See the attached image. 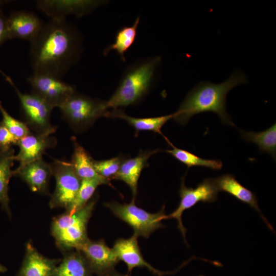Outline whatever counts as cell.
<instances>
[{"instance_id": "1", "label": "cell", "mask_w": 276, "mask_h": 276, "mask_svg": "<svg viewBox=\"0 0 276 276\" xmlns=\"http://www.w3.org/2000/svg\"><path fill=\"white\" fill-rule=\"evenodd\" d=\"M30 43L33 73L60 78L78 62L83 48L80 32L66 19H50Z\"/></svg>"}, {"instance_id": "2", "label": "cell", "mask_w": 276, "mask_h": 276, "mask_svg": "<svg viewBox=\"0 0 276 276\" xmlns=\"http://www.w3.org/2000/svg\"><path fill=\"white\" fill-rule=\"evenodd\" d=\"M247 83V77L240 71L234 72L229 78L219 84L201 81L188 93L178 109L173 113V119L186 125L195 114L213 112L223 123L235 126L226 110V96L236 86Z\"/></svg>"}, {"instance_id": "3", "label": "cell", "mask_w": 276, "mask_h": 276, "mask_svg": "<svg viewBox=\"0 0 276 276\" xmlns=\"http://www.w3.org/2000/svg\"><path fill=\"white\" fill-rule=\"evenodd\" d=\"M162 62L156 56L137 60L124 71L118 86L108 100V109H118L138 103L149 91L157 77Z\"/></svg>"}, {"instance_id": "4", "label": "cell", "mask_w": 276, "mask_h": 276, "mask_svg": "<svg viewBox=\"0 0 276 276\" xmlns=\"http://www.w3.org/2000/svg\"><path fill=\"white\" fill-rule=\"evenodd\" d=\"M95 204V200L93 199L76 212L72 214L66 213L55 218L52 232L60 246L77 249L88 239L87 225Z\"/></svg>"}, {"instance_id": "5", "label": "cell", "mask_w": 276, "mask_h": 276, "mask_svg": "<svg viewBox=\"0 0 276 276\" xmlns=\"http://www.w3.org/2000/svg\"><path fill=\"white\" fill-rule=\"evenodd\" d=\"M59 108L64 120L76 131L87 128L99 118L108 117L109 111L106 101L92 98L76 91Z\"/></svg>"}, {"instance_id": "6", "label": "cell", "mask_w": 276, "mask_h": 276, "mask_svg": "<svg viewBox=\"0 0 276 276\" xmlns=\"http://www.w3.org/2000/svg\"><path fill=\"white\" fill-rule=\"evenodd\" d=\"M5 80L15 90L20 103L24 122L33 133L51 135L56 130V126L51 123L53 106L33 92L23 93L16 86L10 77L0 70Z\"/></svg>"}, {"instance_id": "7", "label": "cell", "mask_w": 276, "mask_h": 276, "mask_svg": "<svg viewBox=\"0 0 276 276\" xmlns=\"http://www.w3.org/2000/svg\"><path fill=\"white\" fill-rule=\"evenodd\" d=\"M115 216L129 224L138 237L148 238L155 230L164 227L162 221L168 219L164 206L156 213H150L137 206L134 201L121 204L112 201L105 204Z\"/></svg>"}, {"instance_id": "8", "label": "cell", "mask_w": 276, "mask_h": 276, "mask_svg": "<svg viewBox=\"0 0 276 276\" xmlns=\"http://www.w3.org/2000/svg\"><path fill=\"white\" fill-rule=\"evenodd\" d=\"M219 192L214 178H206L195 188L187 187L185 183V177L182 178L179 190L180 198L179 203L175 211L167 215V218H173L177 220V228L181 233L186 244H187L186 239L187 229L183 226L182 221L183 213L200 202L212 203L215 201Z\"/></svg>"}, {"instance_id": "9", "label": "cell", "mask_w": 276, "mask_h": 276, "mask_svg": "<svg viewBox=\"0 0 276 276\" xmlns=\"http://www.w3.org/2000/svg\"><path fill=\"white\" fill-rule=\"evenodd\" d=\"M51 165L56 179V187L50 205L52 208H63L67 210L76 197L81 179L71 162L55 159Z\"/></svg>"}, {"instance_id": "10", "label": "cell", "mask_w": 276, "mask_h": 276, "mask_svg": "<svg viewBox=\"0 0 276 276\" xmlns=\"http://www.w3.org/2000/svg\"><path fill=\"white\" fill-rule=\"evenodd\" d=\"M27 80L32 91L54 107H59L76 91L61 78L45 74L33 73Z\"/></svg>"}, {"instance_id": "11", "label": "cell", "mask_w": 276, "mask_h": 276, "mask_svg": "<svg viewBox=\"0 0 276 276\" xmlns=\"http://www.w3.org/2000/svg\"><path fill=\"white\" fill-rule=\"evenodd\" d=\"M106 3L100 0H38L36 7L50 19L66 20L69 16L88 15Z\"/></svg>"}, {"instance_id": "12", "label": "cell", "mask_w": 276, "mask_h": 276, "mask_svg": "<svg viewBox=\"0 0 276 276\" xmlns=\"http://www.w3.org/2000/svg\"><path fill=\"white\" fill-rule=\"evenodd\" d=\"M77 250L83 254L92 272L100 275L111 272L120 261L113 249L102 240L92 241L88 239Z\"/></svg>"}, {"instance_id": "13", "label": "cell", "mask_w": 276, "mask_h": 276, "mask_svg": "<svg viewBox=\"0 0 276 276\" xmlns=\"http://www.w3.org/2000/svg\"><path fill=\"white\" fill-rule=\"evenodd\" d=\"M57 140L51 135L38 134L31 132L19 140L17 146L19 150L14 156V160L18 161L22 167L34 161L42 159L46 150L56 146Z\"/></svg>"}, {"instance_id": "14", "label": "cell", "mask_w": 276, "mask_h": 276, "mask_svg": "<svg viewBox=\"0 0 276 276\" xmlns=\"http://www.w3.org/2000/svg\"><path fill=\"white\" fill-rule=\"evenodd\" d=\"M44 22L35 14L19 10L12 12L7 19L8 38L31 41L39 32Z\"/></svg>"}, {"instance_id": "15", "label": "cell", "mask_w": 276, "mask_h": 276, "mask_svg": "<svg viewBox=\"0 0 276 276\" xmlns=\"http://www.w3.org/2000/svg\"><path fill=\"white\" fill-rule=\"evenodd\" d=\"M12 174L24 181L32 191L44 193L48 189L53 171L51 164L40 159L17 167L12 171Z\"/></svg>"}, {"instance_id": "16", "label": "cell", "mask_w": 276, "mask_h": 276, "mask_svg": "<svg viewBox=\"0 0 276 276\" xmlns=\"http://www.w3.org/2000/svg\"><path fill=\"white\" fill-rule=\"evenodd\" d=\"M135 234L127 239H120L117 240L112 249L119 260H122L126 265L128 271L135 267H146L154 274L162 276L164 272L153 267L143 258L138 245L137 238Z\"/></svg>"}, {"instance_id": "17", "label": "cell", "mask_w": 276, "mask_h": 276, "mask_svg": "<svg viewBox=\"0 0 276 276\" xmlns=\"http://www.w3.org/2000/svg\"><path fill=\"white\" fill-rule=\"evenodd\" d=\"M219 191L227 193L242 203H245L256 211L265 223L268 228L273 231L271 225L263 215L259 205L258 201L254 193L242 186L230 174H226L214 178Z\"/></svg>"}, {"instance_id": "18", "label": "cell", "mask_w": 276, "mask_h": 276, "mask_svg": "<svg viewBox=\"0 0 276 276\" xmlns=\"http://www.w3.org/2000/svg\"><path fill=\"white\" fill-rule=\"evenodd\" d=\"M158 150L142 152L134 157L125 160L122 163L119 171L113 178L125 182L130 188L133 200L137 194L138 180L143 168L146 166L147 160Z\"/></svg>"}, {"instance_id": "19", "label": "cell", "mask_w": 276, "mask_h": 276, "mask_svg": "<svg viewBox=\"0 0 276 276\" xmlns=\"http://www.w3.org/2000/svg\"><path fill=\"white\" fill-rule=\"evenodd\" d=\"M57 262L45 258L31 243L26 246V254L18 276H52Z\"/></svg>"}, {"instance_id": "20", "label": "cell", "mask_w": 276, "mask_h": 276, "mask_svg": "<svg viewBox=\"0 0 276 276\" xmlns=\"http://www.w3.org/2000/svg\"><path fill=\"white\" fill-rule=\"evenodd\" d=\"M74 151L71 163L78 177L81 179L95 180L101 184H109V181L100 175L95 170L94 159L75 137L72 138Z\"/></svg>"}, {"instance_id": "21", "label": "cell", "mask_w": 276, "mask_h": 276, "mask_svg": "<svg viewBox=\"0 0 276 276\" xmlns=\"http://www.w3.org/2000/svg\"><path fill=\"white\" fill-rule=\"evenodd\" d=\"M173 114L157 117L139 118L129 116L121 110L113 109L108 112V117L117 118L126 121L137 131H151L163 135L161 128L169 120L173 119Z\"/></svg>"}, {"instance_id": "22", "label": "cell", "mask_w": 276, "mask_h": 276, "mask_svg": "<svg viewBox=\"0 0 276 276\" xmlns=\"http://www.w3.org/2000/svg\"><path fill=\"white\" fill-rule=\"evenodd\" d=\"M140 21V17L138 16L131 26H124L120 28L116 34L113 43L104 50L103 55L107 56L110 51H115L122 61L125 62V53L135 41Z\"/></svg>"}, {"instance_id": "23", "label": "cell", "mask_w": 276, "mask_h": 276, "mask_svg": "<svg viewBox=\"0 0 276 276\" xmlns=\"http://www.w3.org/2000/svg\"><path fill=\"white\" fill-rule=\"evenodd\" d=\"M91 272L85 257L79 251L66 256L56 267L52 276H91Z\"/></svg>"}, {"instance_id": "24", "label": "cell", "mask_w": 276, "mask_h": 276, "mask_svg": "<svg viewBox=\"0 0 276 276\" xmlns=\"http://www.w3.org/2000/svg\"><path fill=\"white\" fill-rule=\"evenodd\" d=\"M14 155L13 148L5 151H0V203L9 215H10L9 182L13 176L11 168L13 165Z\"/></svg>"}, {"instance_id": "25", "label": "cell", "mask_w": 276, "mask_h": 276, "mask_svg": "<svg viewBox=\"0 0 276 276\" xmlns=\"http://www.w3.org/2000/svg\"><path fill=\"white\" fill-rule=\"evenodd\" d=\"M242 138L247 142L256 144L260 152L267 153L274 160L276 155V125L261 132L245 131L241 130Z\"/></svg>"}, {"instance_id": "26", "label": "cell", "mask_w": 276, "mask_h": 276, "mask_svg": "<svg viewBox=\"0 0 276 276\" xmlns=\"http://www.w3.org/2000/svg\"><path fill=\"white\" fill-rule=\"evenodd\" d=\"M168 143L171 146L172 149L167 150L166 152L188 168L199 166L216 170L222 168L223 163L220 160L202 158L190 152L175 147L170 142Z\"/></svg>"}, {"instance_id": "27", "label": "cell", "mask_w": 276, "mask_h": 276, "mask_svg": "<svg viewBox=\"0 0 276 276\" xmlns=\"http://www.w3.org/2000/svg\"><path fill=\"white\" fill-rule=\"evenodd\" d=\"M102 185L95 180L83 179L72 204L67 210V213L72 214L85 206L93 196L97 188Z\"/></svg>"}, {"instance_id": "28", "label": "cell", "mask_w": 276, "mask_h": 276, "mask_svg": "<svg viewBox=\"0 0 276 276\" xmlns=\"http://www.w3.org/2000/svg\"><path fill=\"white\" fill-rule=\"evenodd\" d=\"M0 112L2 122L8 130L16 138L20 139L31 132L26 123L11 116L3 107L0 101Z\"/></svg>"}, {"instance_id": "29", "label": "cell", "mask_w": 276, "mask_h": 276, "mask_svg": "<svg viewBox=\"0 0 276 276\" xmlns=\"http://www.w3.org/2000/svg\"><path fill=\"white\" fill-rule=\"evenodd\" d=\"M122 159L119 157L102 160H93V165L96 172L101 176L108 179L113 178L122 164Z\"/></svg>"}, {"instance_id": "30", "label": "cell", "mask_w": 276, "mask_h": 276, "mask_svg": "<svg viewBox=\"0 0 276 276\" xmlns=\"http://www.w3.org/2000/svg\"><path fill=\"white\" fill-rule=\"evenodd\" d=\"M19 139L14 136L0 122V151L7 150L13 145H17Z\"/></svg>"}, {"instance_id": "31", "label": "cell", "mask_w": 276, "mask_h": 276, "mask_svg": "<svg viewBox=\"0 0 276 276\" xmlns=\"http://www.w3.org/2000/svg\"><path fill=\"white\" fill-rule=\"evenodd\" d=\"M5 3V1H0V45L8 40L7 27V17L5 15L1 9V6Z\"/></svg>"}, {"instance_id": "32", "label": "cell", "mask_w": 276, "mask_h": 276, "mask_svg": "<svg viewBox=\"0 0 276 276\" xmlns=\"http://www.w3.org/2000/svg\"><path fill=\"white\" fill-rule=\"evenodd\" d=\"M104 276H126V275H121V274H117V273H112V274H110V272L107 273V274H105L104 275H103ZM103 276V275H102Z\"/></svg>"}, {"instance_id": "33", "label": "cell", "mask_w": 276, "mask_h": 276, "mask_svg": "<svg viewBox=\"0 0 276 276\" xmlns=\"http://www.w3.org/2000/svg\"><path fill=\"white\" fill-rule=\"evenodd\" d=\"M6 271L7 268L4 266L0 264V272H5Z\"/></svg>"}, {"instance_id": "34", "label": "cell", "mask_w": 276, "mask_h": 276, "mask_svg": "<svg viewBox=\"0 0 276 276\" xmlns=\"http://www.w3.org/2000/svg\"><path fill=\"white\" fill-rule=\"evenodd\" d=\"M199 276H203V275H199Z\"/></svg>"}]
</instances>
